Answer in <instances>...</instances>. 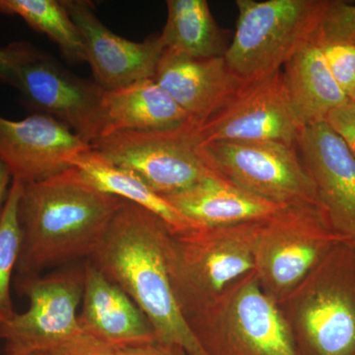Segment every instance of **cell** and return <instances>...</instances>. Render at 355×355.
<instances>
[{"label":"cell","instance_id":"obj_1","mask_svg":"<svg viewBox=\"0 0 355 355\" xmlns=\"http://www.w3.org/2000/svg\"><path fill=\"white\" fill-rule=\"evenodd\" d=\"M123 202L98 190L76 167L23 184L17 275H42L92 258Z\"/></svg>","mask_w":355,"mask_h":355},{"label":"cell","instance_id":"obj_2","mask_svg":"<svg viewBox=\"0 0 355 355\" xmlns=\"http://www.w3.org/2000/svg\"><path fill=\"white\" fill-rule=\"evenodd\" d=\"M171 235L157 216L125 200L89 260L146 315L156 342L188 355H209L173 289L168 259Z\"/></svg>","mask_w":355,"mask_h":355},{"label":"cell","instance_id":"obj_3","mask_svg":"<svg viewBox=\"0 0 355 355\" xmlns=\"http://www.w3.org/2000/svg\"><path fill=\"white\" fill-rule=\"evenodd\" d=\"M261 220L198 227L171 235L170 275L186 320L220 295L234 280L254 272Z\"/></svg>","mask_w":355,"mask_h":355},{"label":"cell","instance_id":"obj_4","mask_svg":"<svg viewBox=\"0 0 355 355\" xmlns=\"http://www.w3.org/2000/svg\"><path fill=\"white\" fill-rule=\"evenodd\" d=\"M329 0H237L236 31L225 60L243 81L284 69L314 35Z\"/></svg>","mask_w":355,"mask_h":355},{"label":"cell","instance_id":"obj_5","mask_svg":"<svg viewBox=\"0 0 355 355\" xmlns=\"http://www.w3.org/2000/svg\"><path fill=\"white\" fill-rule=\"evenodd\" d=\"M6 50L12 69L10 85L26 110L60 121L90 144L102 137L104 90L95 81L76 76L28 42H13Z\"/></svg>","mask_w":355,"mask_h":355},{"label":"cell","instance_id":"obj_6","mask_svg":"<svg viewBox=\"0 0 355 355\" xmlns=\"http://www.w3.org/2000/svg\"><path fill=\"white\" fill-rule=\"evenodd\" d=\"M84 263L46 275H17L15 286L29 307L0 326L3 355H31L57 347L83 333L78 322L83 302Z\"/></svg>","mask_w":355,"mask_h":355},{"label":"cell","instance_id":"obj_7","mask_svg":"<svg viewBox=\"0 0 355 355\" xmlns=\"http://www.w3.org/2000/svg\"><path fill=\"white\" fill-rule=\"evenodd\" d=\"M190 123L158 132H118L91 146L113 164L130 170L162 197L174 195L218 174L209 164Z\"/></svg>","mask_w":355,"mask_h":355},{"label":"cell","instance_id":"obj_8","mask_svg":"<svg viewBox=\"0 0 355 355\" xmlns=\"http://www.w3.org/2000/svg\"><path fill=\"white\" fill-rule=\"evenodd\" d=\"M345 241L352 240L334 227L324 209L286 207L261 220L254 273L275 291H287Z\"/></svg>","mask_w":355,"mask_h":355},{"label":"cell","instance_id":"obj_9","mask_svg":"<svg viewBox=\"0 0 355 355\" xmlns=\"http://www.w3.org/2000/svg\"><path fill=\"white\" fill-rule=\"evenodd\" d=\"M202 147L211 167L243 190L288 207L324 209L296 144L259 140Z\"/></svg>","mask_w":355,"mask_h":355},{"label":"cell","instance_id":"obj_10","mask_svg":"<svg viewBox=\"0 0 355 355\" xmlns=\"http://www.w3.org/2000/svg\"><path fill=\"white\" fill-rule=\"evenodd\" d=\"M187 322L198 340L221 334L237 355H297L288 324L254 272Z\"/></svg>","mask_w":355,"mask_h":355},{"label":"cell","instance_id":"obj_11","mask_svg":"<svg viewBox=\"0 0 355 355\" xmlns=\"http://www.w3.org/2000/svg\"><path fill=\"white\" fill-rule=\"evenodd\" d=\"M299 321L316 355H355V245L338 243L313 270Z\"/></svg>","mask_w":355,"mask_h":355},{"label":"cell","instance_id":"obj_12","mask_svg":"<svg viewBox=\"0 0 355 355\" xmlns=\"http://www.w3.org/2000/svg\"><path fill=\"white\" fill-rule=\"evenodd\" d=\"M300 130L287 101L282 69L244 81L218 112L196 128L202 146L259 140L295 144Z\"/></svg>","mask_w":355,"mask_h":355},{"label":"cell","instance_id":"obj_13","mask_svg":"<svg viewBox=\"0 0 355 355\" xmlns=\"http://www.w3.org/2000/svg\"><path fill=\"white\" fill-rule=\"evenodd\" d=\"M76 25L95 83L104 91L114 90L153 78L165 51L160 35L132 42L114 34L96 14L89 0H62Z\"/></svg>","mask_w":355,"mask_h":355},{"label":"cell","instance_id":"obj_14","mask_svg":"<svg viewBox=\"0 0 355 355\" xmlns=\"http://www.w3.org/2000/svg\"><path fill=\"white\" fill-rule=\"evenodd\" d=\"M92 148L64 123L41 114L21 121L0 116V160L23 184L42 181L73 167Z\"/></svg>","mask_w":355,"mask_h":355},{"label":"cell","instance_id":"obj_15","mask_svg":"<svg viewBox=\"0 0 355 355\" xmlns=\"http://www.w3.org/2000/svg\"><path fill=\"white\" fill-rule=\"evenodd\" d=\"M299 155L336 230L355 240V158L326 121L301 128Z\"/></svg>","mask_w":355,"mask_h":355},{"label":"cell","instance_id":"obj_16","mask_svg":"<svg viewBox=\"0 0 355 355\" xmlns=\"http://www.w3.org/2000/svg\"><path fill=\"white\" fill-rule=\"evenodd\" d=\"M153 79L197 125L218 112L244 83L224 57L189 58L167 50Z\"/></svg>","mask_w":355,"mask_h":355},{"label":"cell","instance_id":"obj_17","mask_svg":"<svg viewBox=\"0 0 355 355\" xmlns=\"http://www.w3.org/2000/svg\"><path fill=\"white\" fill-rule=\"evenodd\" d=\"M85 279L78 322L83 333L114 349L156 342L146 315L120 286L92 263H84Z\"/></svg>","mask_w":355,"mask_h":355},{"label":"cell","instance_id":"obj_18","mask_svg":"<svg viewBox=\"0 0 355 355\" xmlns=\"http://www.w3.org/2000/svg\"><path fill=\"white\" fill-rule=\"evenodd\" d=\"M164 198L196 227H223L261 220L288 207L243 190L219 174Z\"/></svg>","mask_w":355,"mask_h":355},{"label":"cell","instance_id":"obj_19","mask_svg":"<svg viewBox=\"0 0 355 355\" xmlns=\"http://www.w3.org/2000/svg\"><path fill=\"white\" fill-rule=\"evenodd\" d=\"M287 101L300 128L324 123L347 102L313 35L282 69Z\"/></svg>","mask_w":355,"mask_h":355},{"label":"cell","instance_id":"obj_20","mask_svg":"<svg viewBox=\"0 0 355 355\" xmlns=\"http://www.w3.org/2000/svg\"><path fill=\"white\" fill-rule=\"evenodd\" d=\"M102 106L105 116L102 137L118 132L174 130L196 123L153 78L104 91Z\"/></svg>","mask_w":355,"mask_h":355},{"label":"cell","instance_id":"obj_21","mask_svg":"<svg viewBox=\"0 0 355 355\" xmlns=\"http://www.w3.org/2000/svg\"><path fill=\"white\" fill-rule=\"evenodd\" d=\"M73 167L98 190L150 211L164 222L173 235L198 228L135 173L113 164L93 148L77 156Z\"/></svg>","mask_w":355,"mask_h":355},{"label":"cell","instance_id":"obj_22","mask_svg":"<svg viewBox=\"0 0 355 355\" xmlns=\"http://www.w3.org/2000/svg\"><path fill=\"white\" fill-rule=\"evenodd\" d=\"M167 20L160 34L165 50L189 58L225 57L229 48L207 0H167Z\"/></svg>","mask_w":355,"mask_h":355},{"label":"cell","instance_id":"obj_23","mask_svg":"<svg viewBox=\"0 0 355 355\" xmlns=\"http://www.w3.org/2000/svg\"><path fill=\"white\" fill-rule=\"evenodd\" d=\"M0 14L18 16L35 31L48 36L70 64L86 62L80 33L62 0H0Z\"/></svg>","mask_w":355,"mask_h":355},{"label":"cell","instance_id":"obj_24","mask_svg":"<svg viewBox=\"0 0 355 355\" xmlns=\"http://www.w3.org/2000/svg\"><path fill=\"white\" fill-rule=\"evenodd\" d=\"M22 182L12 179L8 196L0 214V326L16 314L11 299V282L21 251V229L18 205Z\"/></svg>","mask_w":355,"mask_h":355},{"label":"cell","instance_id":"obj_25","mask_svg":"<svg viewBox=\"0 0 355 355\" xmlns=\"http://www.w3.org/2000/svg\"><path fill=\"white\" fill-rule=\"evenodd\" d=\"M314 38L336 83L355 101V31L321 19Z\"/></svg>","mask_w":355,"mask_h":355},{"label":"cell","instance_id":"obj_26","mask_svg":"<svg viewBox=\"0 0 355 355\" xmlns=\"http://www.w3.org/2000/svg\"><path fill=\"white\" fill-rule=\"evenodd\" d=\"M116 349L83 333L57 347L31 355H116Z\"/></svg>","mask_w":355,"mask_h":355},{"label":"cell","instance_id":"obj_27","mask_svg":"<svg viewBox=\"0 0 355 355\" xmlns=\"http://www.w3.org/2000/svg\"><path fill=\"white\" fill-rule=\"evenodd\" d=\"M326 123L343 139L355 158V101L347 100L329 114Z\"/></svg>","mask_w":355,"mask_h":355},{"label":"cell","instance_id":"obj_28","mask_svg":"<svg viewBox=\"0 0 355 355\" xmlns=\"http://www.w3.org/2000/svg\"><path fill=\"white\" fill-rule=\"evenodd\" d=\"M178 350L157 342L116 349V355H177Z\"/></svg>","mask_w":355,"mask_h":355},{"label":"cell","instance_id":"obj_29","mask_svg":"<svg viewBox=\"0 0 355 355\" xmlns=\"http://www.w3.org/2000/svg\"><path fill=\"white\" fill-rule=\"evenodd\" d=\"M11 183H12V175L7 166L0 160V214L6 203Z\"/></svg>","mask_w":355,"mask_h":355},{"label":"cell","instance_id":"obj_30","mask_svg":"<svg viewBox=\"0 0 355 355\" xmlns=\"http://www.w3.org/2000/svg\"><path fill=\"white\" fill-rule=\"evenodd\" d=\"M12 80V69L6 48L0 49V81L10 85Z\"/></svg>","mask_w":355,"mask_h":355},{"label":"cell","instance_id":"obj_31","mask_svg":"<svg viewBox=\"0 0 355 355\" xmlns=\"http://www.w3.org/2000/svg\"><path fill=\"white\" fill-rule=\"evenodd\" d=\"M354 245H355V240H354Z\"/></svg>","mask_w":355,"mask_h":355}]
</instances>
